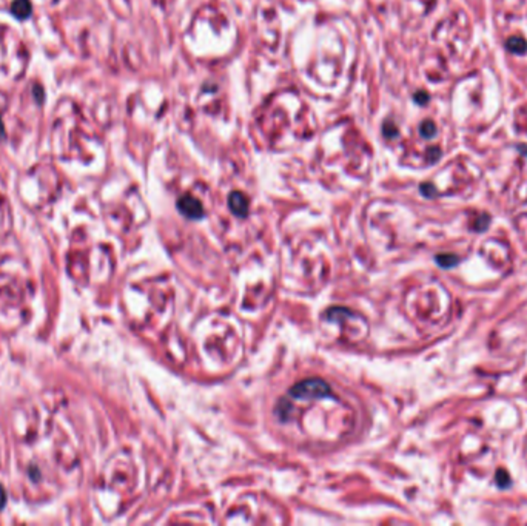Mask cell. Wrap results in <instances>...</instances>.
Instances as JSON below:
<instances>
[{
    "label": "cell",
    "mask_w": 527,
    "mask_h": 526,
    "mask_svg": "<svg viewBox=\"0 0 527 526\" xmlns=\"http://www.w3.org/2000/svg\"><path fill=\"white\" fill-rule=\"evenodd\" d=\"M11 11L17 19H25V17H28L31 14L29 0H14L11 5Z\"/></svg>",
    "instance_id": "5b68a950"
},
{
    "label": "cell",
    "mask_w": 527,
    "mask_h": 526,
    "mask_svg": "<svg viewBox=\"0 0 527 526\" xmlns=\"http://www.w3.org/2000/svg\"><path fill=\"white\" fill-rule=\"evenodd\" d=\"M489 224H490V216L487 213H483L477 220L474 228H475V232H486L489 228Z\"/></svg>",
    "instance_id": "9c48e42d"
},
{
    "label": "cell",
    "mask_w": 527,
    "mask_h": 526,
    "mask_svg": "<svg viewBox=\"0 0 527 526\" xmlns=\"http://www.w3.org/2000/svg\"><path fill=\"white\" fill-rule=\"evenodd\" d=\"M420 134L426 139H430L436 134V125L432 120H424L420 125Z\"/></svg>",
    "instance_id": "52a82bcc"
},
{
    "label": "cell",
    "mask_w": 527,
    "mask_h": 526,
    "mask_svg": "<svg viewBox=\"0 0 527 526\" xmlns=\"http://www.w3.org/2000/svg\"><path fill=\"white\" fill-rule=\"evenodd\" d=\"M5 503H6V492L3 491V488L0 486V510L5 506Z\"/></svg>",
    "instance_id": "5bb4252c"
},
{
    "label": "cell",
    "mask_w": 527,
    "mask_h": 526,
    "mask_svg": "<svg viewBox=\"0 0 527 526\" xmlns=\"http://www.w3.org/2000/svg\"><path fill=\"white\" fill-rule=\"evenodd\" d=\"M421 193L426 196V198H435L436 196V188L433 184H421Z\"/></svg>",
    "instance_id": "30bf717a"
},
{
    "label": "cell",
    "mask_w": 527,
    "mask_h": 526,
    "mask_svg": "<svg viewBox=\"0 0 527 526\" xmlns=\"http://www.w3.org/2000/svg\"><path fill=\"white\" fill-rule=\"evenodd\" d=\"M3 136V124H2V119H0V138Z\"/></svg>",
    "instance_id": "2e32d148"
},
{
    "label": "cell",
    "mask_w": 527,
    "mask_h": 526,
    "mask_svg": "<svg viewBox=\"0 0 527 526\" xmlns=\"http://www.w3.org/2000/svg\"><path fill=\"white\" fill-rule=\"evenodd\" d=\"M383 132H384V134H386L389 139H393V138H396V136H398V130H396V126H393L392 124H386V125H384V128H383Z\"/></svg>",
    "instance_id": "7c38bea8"
},
{
    "label": "cell",
    "mask_w": 527,
    "mask_h": 526,
    "mask_svg": "<svg viewBox=\"0 0 527 526\" xmlns=\"http://www.w3.org/2000/svg\"><path fill=\"white\" fill-rule=\"evenodd\" d=\"M435 260L443 268H452L460 262V258L453 255V253H440V255H436Z\"/></svg>",
    "instance_id": "8992f818"
},
{
    "label": "cell",
    "mask_w": 527,
    "mask_h": 526,
    "mask_svg": "<svg viewBox=\"0 0 527 526\" xmlns=\"http://www.w3.org/2000/svg\"><path fill=\"white\" fill-rule=\"evenodd\" d=\"M290 395L302 400H318L330 395V386L321 378H308L304 382L296 383L290 389Z\"/></svg>",
    "instance_id": "6da1fadb"
},
{
    "label": "cell",
    "mask_w": 527,
    "mask_h": 526,
    "mask_svg": "<svg viewBox=\"0 0 527 526\" xmlns=\"http://www.w3.org/2000/svg\"><path fill=\"white\" fill-rule=\"evenodd\" d=\"M177 210L184 216H187L188 220H201L204 216L202 202L190 194H184L177 199Z\"/></svg>",
    "instance_id": "7a4b0ae2"
},
{
    "label": "cell",
    "mask_w": 527,
    "mask_h": 526,
    "mask_svg": "<svg viewBox=\"0 0 527 526\" xmlns=\"http://www.w3.org/2000/svg\"><path fill=\"white\" fill-rule=\"evenodd\" d=\"M518 148H521V153L527 154V147H526V145H518Z\"/></svg>",
    "instance_id": "9a60e30c"
},
{
    "label": "cell",
    "mask_w": 527,
    "mask_h": 526,
    "mask_svg": "<svg viewBox=\"0 0 527 526\" xmlns=\"http://www.w3.org/2000/svg\"><path fill=\"white\" fill-rule=\"evenodd\" d=\"M441 158V150L438 147H432L429 150V162H432V164H435L436 160H438Z\"/></svg>",
    "instance_id": "4fadbf2b"
},
{
    "label": "cell",
    "mask_w": 527,
    "mask_h": 526,
    "mask_svg": "<svg viewBox=\"0 0 527 526\" xmlns=\"http://www.w3.org/2000/svg\"><path fill=\"white\" fill-rule=\"evenodd\" d=\"M506 48L512 54H520V56H523V54H526V51H527V42L523 38H520V36H512V38H509L506 40Z\"/></svg>",
    "instance_id": "277c9868"
},
{
    "label": "cell",
    "mask_w": 527,
    "mask_h": 526,
    "mask_svg": "<svg viewBox=\"0 0 527 526\" xmlns=\"http://www.w3.org/2000/svg\"><path fill=\"white\" fill-rule=\"evenodd\" d=\"M497 483H498L500 488H504V489L512 484V480H511V477H509L507 470H504V469L498 470V472H497Z\"/></svg>",
    "instance_id": "ba28073f"
},
{
    "label": "cell",
    "mask_w": 527,
    "mask_h": 526,
    "mask_svg": "<svg viewBox=\"0 0 527 526\" xmlns=\"http://www.w3.org/2000/svg\"><path fill=\"white\" fill-rule=\"evenodd\" d=\"M230 210L239 218H245L248 214V199L242 192H233L228 196Z\"/></svg>",
    "instance_id": "3957f363"
},
{
    "label": "cell",
    "mask_w": 527,
    "mask_h": 526,
    "mask_svg": "<svg viewBox=\"0 0 527 526\" xmlns=\"http://www.w3.org/2000/svg\"><path fill=\"white\" fill-rule=\"evenodd\" d=\"M413 99L418 105H426L429 102V94L426 92H418V93H415Z\"/></svg>",
    "instance_id": "8fae6325"
}]
</instances>
